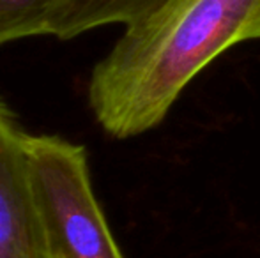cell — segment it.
I'll return each instance as SVG.
<instances>
[{"instance_id": "obj_2", "label": "cell", "mask_w": 260, "mask_h": 258, "mask_svg": "<svg viewBox=\"0 0 260 258\" xmlns=\"http://www.w3.org/2000/svg\"><path fill=\"white\" fill-rule=\"evenodd\" d=\"M32 191L57 258H124L90 180L85 147L55 134H27Z\"/></svg>"}, {"instance_id": "obj_1", "label": "cell", "mask_w": 260, "mask_h": 258, "mask_svg": "<svg viewBox=\"0 0 260 258\" xmlns=\"http://www.w3.org/2000/svg\"><path fill=\"white\" fill-rule=\"evenodd\" d=\"M260 0H168L127 25L94 67L89 104L110 136L126 140L163 122L191 80L246 41Z\"/></svg>"}, {"instance_id": "obj_5", "label": "cell", "mask_w": 260, "mask_h": 258, "mask_svg": "<svg viewBox=\"0 0 260 258\" xmlns=\"http://www.w3.org/2000/svg\"><path fill=\"white\" fill-rule=\"evenodd\" d=\"M57 0H0V46L18 39L48 35Z\"/></svg>"}, {"instance_id": "obj_4", "label": "cell", "mask_w": 260, "mask_h": 258, "mask_svg": "<svg viewBox=\"0 0 260 258\" xmlns=\"http://www.w3.org/2000/svg\"><path fill=\"white\" fill-rule=\"evenodd\" d=\"M168 0H57L48 35L73 39L110 23L133 25L165 6Z\"/></svg>"}, {"instance_id": "obj_6", "label": "cell", "mask_w": 260, "mask_h": 258, "mask_svg": "<svg viewBox=\"0 0 260 258\" xmlns=\"http://www.w3.org/2000/svg\"><path fill=\"white\" fill-rule=\"evenodd\" d=\"M250 39H260V9L257 11L253 20H251L250 27H248L246 41H250Z\"/></svg>"}, {"instance_id": "obj_7", "label": "cell", "mask_w": 260, "mask_h": 258, "mask_svg": "<svg viewBox=\"0 0 260 258\" xmlns=\"http://www.w3.org/2000/svg\"><path fill=\"white\" fill-rule=\"evenodd\" d=\"M53 258H57V256H53Z\"/></svg>"}, {"instance_id": "obj_3", "label": "cell", "mask_w": 260, "mask_h": 258, "mask_svg": "<svg viewBox=\"0 0 260 258\" xmlns=\"http://www.w3.org/2000/svg\"><path fill=\"white\" fill-rule=\"evenodd\" d=\"M27 134L0 99V258H53L28 177Z\"/></svg>"}]
</instances>
